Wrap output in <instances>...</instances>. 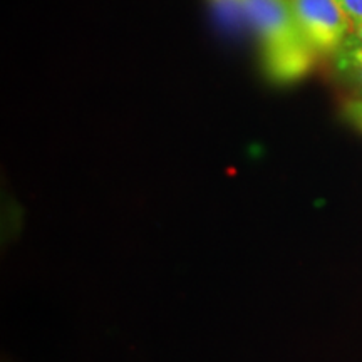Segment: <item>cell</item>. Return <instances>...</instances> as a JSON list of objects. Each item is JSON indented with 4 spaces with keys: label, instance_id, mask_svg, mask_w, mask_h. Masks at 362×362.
<instances>
[{
    "label": "cell",
    "instance_id": "obj_1",
    "mask_svg": "<svg viewBox=\"0 0 362 362\" xmlns=\"http://www.w3.org/2000/svg\"><path fill=\"white\" fill-rule=\"evenodd\" d=\"M242 4L269 78L275 83H293L309 74L317 54L298 30L288 0H242Z\"/></svg>",
    "mask_w": 362,
    "mask_h": 362
},
{
    "label": "cell",
    "instance_id": "obj_2",
    "mask_svg": "<svg viewBox=\"0 0 362 362\" xmlns=\"http://www.w3.org/2000/svg\"><path fill=\"white\" fill-rule=\"evenodd\" d=\"M293 19L317 56H334L354 25L336 0H288Z\"/></svg>",
    "mask_w": 362,
    "mask_h": 362
},
{
    "label": "cell",
    "instance_id": "obj_3",
    "mask_svg": "<svg viewBox=\"0 0 362 362\" xmlns=\"http://www.w3.org/2000/svg\"><path fill=\"white\" fill-rule=\"evenodd\" d=\"M332 57L339 78L362 98V39L351 34Z\"/></svg>",
    "mask_w": 362,
    "mask_h": 362
},
{
    "label": "cell",
    "instance_id": "obj_4",
    "mask_svg": "<svg viewBox=\"0 0 362 362\" xmlns=\"http://www.w3.org/2000/svg\"><path fill=\"white\" fill-rule=\"evenodd\" d=\"M210 4L226 25L233 27V29L248 27L242 0H210Z\"/></svg>",
    "mask_w": 362,
    "mask_h": 362
},
{
    "label": "cell",
    "instance_id": "obj_5",
    "mask_svg": "<svg viewBox=\"0 0 362 362\" xmlns=\"http://www.w3.org/2000/svg\"><path fill=\"white\" fill-rule=\"evenodd\" d=\"M342 116L351 126L362 133V98H349L342 103Z\"/></svg>",
    "mask_w": 362,
    "mask_h": 362
},
{
    "label": "cell",
    "instance_id": "obj_6",
    "mask_svg": "<svg viewBox=\"0 0 362 362\" xmlns=\"http://www.w3.org/2000/svg\"><path fill=\"white\" fill-rule=\"evenodd\" d=\"M336 2L341 6L344 13L349 17L354 29L362 25V0H336Z\"/></svg>",
    "mask_w": 362,
    "mask_h": 362
},
{
    "label": "cell",
    "instance_id": "obj_7",
    "mask_svg": "<svg viewBox=\"0 0 362 362\" xmlns=\"http://www.w3.org/2000/svg\"><path fill=\"white\" fill-rule=\"evenodd\" d=\"M352 34L357 35V37H359V39H362V25L356 27V29H354V33H352Z\"/></svg>",
    "mask_w": 362,
    "mask_h": 362
}]
</instances>
